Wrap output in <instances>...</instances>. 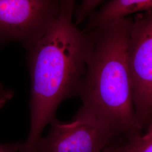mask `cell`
Returning a JSON list of instances; mask_svg holds the SVG:
<instances>
[{
	"label": "cell",
	"instance_id": "1",
	"mask_svg": "<svg viewBox=\"0 0 152 152\" xmlns=\"http://www.w3.org/2000/svg\"><path fill=\"white\" fill-rule=\"evenodd\" d=\"M74 11L61 1L60 12L44 36L28 50L31 79L30 127L20 152H37L38 141L56 110L77 95L86 72L89 34L73 22Z\"/></svg>",
	"mask_w": 152,
	"mask_h": 152
},
{
	"label": "cell",
	"instance_id": "2",
	"mask_svg": "<svg viewBox=\"0 0 152 152\" xmlns=\"http://www.w3.org/2000/svg\"><path fill=\"white\" fill-rule=\"evenodd\" d=\"M132 19H115L87 32L86 72L78 89L83 107L117 136L138 130L127 61Z\"/></svg>",
	"mask_w": 152,
	"mask_h": 152
},
{
	"label": "cell",
	"instance_id": "3",
	"mask_svg": "<svg viewBox=\"0 0 152 152\" xmlns=\"http://www.w3.org/2000/svg\"><path fill=\"white\" fill-rule=\"evenodd\" d=\"M136 123L141 131L152 118V11L137 14L127 44Z\"/></svg>",
	"mask_w": 152,
	"mask_h": 152
},
{
	"label": "cell",
	"instance_id": "4",
	"mask_svg": "<svg viewBox=\"0 0 152 152\" xmlns=\"http://www.w3.org/2000/svg\"><path fill=\"white\" fill-rule=\"evenodd\" d=\"M61 0H0V45L31 48L54 23Z\"/></svg>",
	"mask_w": 152,
	"mask_h": 152
},
{
	"label": "cell",
	"instance_id": "5",
	"mask_svg": "<svg viewBox=\"0 0 152 152\" xmlns=\"http://www.w3.org/2000/svg\"><path fill=\"white\" fill-rule=\"evenodd\" d=\"M50 125L48 135L38 141L37 152H102L117 136L83 106L70 122L55 118Z\"/></svg>",
	"mask_w": 152,
	"mask_h": 152
},
{
	"label": "cell",
	"instance_id": "6",
	"mask_svg": "<svg viewBox=\"0 0 152 152\" xmlns=\"http://www.w3.org/2000/svg\"><path fill=\"white\" fill-rule=\"evenodd\" d=\"M142 11H152V0H111L89 16L84 31L87 32L115 19Z\"/></svg>",
	"mask_w": 152,
	"mask_h": 152
},
{
	"label": "cell",
	"instance_id": "7",
	"mask_svg": "<svg viewBox=\"0 0 152 152\" xmlns=\"http://www.w3.org/2000/svg\"><path fill=\"white\" fill-rule=\"evenodd\" d=\"M144 134L137 132L127 136L125 143L120 145L122 152H152V118Z\"/></svg>",
	"mask_w": 152,
	"mask_h": 152
},
{
	"label": "cell",
	"instance_id": "8",
	"mask_svg": "<svg viewBox=\"0 0 152 152\" xmlns=\"http://www.w3.org/2000/svg\"><path fill=\"white\" fill-rule=\"evenodd\" d=\"M103 0H82L81 3L75 11V24L81 23L90 16Z\"/></svg>",
	"mask_w": 152,
	"mask_h": 152
},
{
	"label": "cell",
	"instance_id": "9",
	"mask_svg": "<svg viewBox=\"0 0 152 152\" xmlns=\"http://www.w3.org/2000/svg\"><path fill=\"white\" fill-rule=\"evenodd\" d=\"M22 142H0V152H20Z\"/></svg>",
	"mask_w": 152,
	"mask_h": 152
},
{
	"label": "cell",
	"instance_id": "10",
	"mask_svg": "<svg viewBox=\"0 0 152 152\" xmlns=\"http://www.w3.org/2000/svg\"><path fill=\"white\" fill-rule=\"evenodd\" d=\"M14 92L11 89L6 88L1 83H0V99L8 102L14 97Z\"/></svg>",
	"mask_w": 152,
	"mask_h": 152
},
{
	"label": "cell",
	"instance_id": "11",
	"mask_svg": "<svg viewBox=\"0 0 152 152\" xmlns=\"http://www.w3.org/2000/svg\"><path fill=\"white\" fill-rule=\"evenodd\" d=\"M102 152H122L120 149V145L113 144L110 143L106 147Z\"/></svg>",
	"mask_w": 152,
	"mask_h": 152
},
{
	"label": "cell",
	"instance_id": "12",
	"mask_svg": "<svg viewBox=\"0 0 152 152\" xmlns=\"http://www.w3.org/2000/svg\"><path fill=\"white\" fill-rule=\"evenodd\" d=\"M76 0H62L63 3L69 9L75 12V4Z\"/></svg>",
	"mask_w": 152,
	"mask_h": 152
},
{
	"label": "cell",
	"instance_id": "13",
	"mask_svg": "<svg viewBox=\"0 0 152 152\" xmlns=\"http://www.w3.org/2000/svg\"><path fill=\"white\" fill-rule=\"evenodd\" d=\"M7 102L6 101H5V100L0 99V109L2 108L6 104H7Z\"/></svg>",
	"mask_w": 152,
	"mask_h": 152
}]
</instances>
